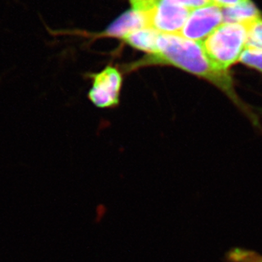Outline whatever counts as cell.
I'll list each match as a JSON object with an SVG mask.
<instances>
[{
	"label": "cell",
	"mask_w": 262,
	"mask_h": 262,
	"mask_svg": "<svg viewBox=\"0 0 262 262\" xmlns=\"http://www.w3.org/2000/svg\"><path fill=\"white\" fill-rule=\"evenodd\" d=\"M148 65H170L203 78L223 92L232 103L250 119L255 126H260L255 112L243 101L235 91L234 83L228 70H225L210 60L202 42L189 40L180 35L160 34L156 53L147 55L129 70Z\"/></svg>",
	"instance_id": "1"
},
{
	"label": "cell",
	"mask_w": 262,
	"mask_h": 262,
	"mask_svg": "<svg viewBox=\"0 0 262 262\" xmlns=\"http://www.w3.org/2000/svg\"><path fill=\"white\" fill-rule=\"evenodd\" d=\"M202 43L210 60L228 70L239 61L247 46V29L244 24L223 23Z\"/></svg>",
	"instance_id": "2"
},
{
	"label": "cell",
	"mask_w": 262,
	"mask_h": 262,
	"mask_svg": "<svg viewBox=\"0 0 262 262\" xmlns=\"http://www.w3.org/2000/svg\"><path fill=\"white\" fill-rule=\"evenodd\" d=\"M247 29L248 48L262 51V18L258 17L244 24Z\"/></svg>",
	"instance_id": "10"
},
{
	"label": "cell",
	"mask_w": 262,
	"mask_h": 262,
	"mask_svg": "<svg viewBox=\"0 0 262 262\" xmlns=\"http://www.w3.org/2000/svg\"><path fill=\"white\" fill-rule=\"evenodd\" d=\"M223 20L226 23L245 24L250 20L260 17V14L254 3L244 0L232 7L223 8Z\"/></svg>",
	"instance_id": "8"
},
{
	"label": "cell",
	"mask_w": 262,
	"mask_h": 262,
	"mask_svg": "<svg viewBox=\"0 0 262 262\" xmlns=\"http://www.w3.org/2000/svg\"><path fill=\"white\" fill-rule=\"evenodd\" d=\"M190 13L191 10L174 0H158L143 14L148 28L160 34L180 35Z\"/></svg>",
	"instance_id": "3"
},
{
	"label": "cell",
	"mask_w": 262,
	"mask_h": 262,
	"mask_svg": "<svg viewBox=\"0 0 262 262\" xmlns=\"http://www.w3.org/2000/svg\"><path fill=\"white\" fill-rule=\"evenodd\" d=\"M174 1L191 10L208 6V5H214L211 0H174Z\"/></svg>",
	"instance_id": "12"
},
{
	"label": "cell",
	"mask_w": 262,
	"mask_h": 262,
	"mask_svg": "<svg viewBox=\"0 0 262 262\" xmlns=\"http://www.w3.org/2000/svg\"><path fill=\"white\" fill-rule=\"evenodd\" d=\"M92 86L88 98L101 109L114 108L120 101L123 76L117 68L108 66L100 73L91 75Z\"/></svg>",
	"instance_id": "4"
},
{
	"label": "cell",
	"mask_w": 262,
	"mask_h": 262,
	"mask_svg": "<svg viewBox=\"0 0 262 262\" xmlns=\"http://www.w3.org/2000/svg\"><path fill=\"white\" fill-rule=\"evenodd\" d=\"M214 5L222 8L232 7L234 5H237L244 0H211Z\"/></svg>",
	"instance_id": "14"
},
{
	"label": "cell",
	"mask_w": 262,
	"mask_h": 262,
	"mask_svg": "<svg viewBox=\"0 0 262 262\" xmlns=\"http://www.w3.org/2000/svg\"><path fill=\"white\" fill-rule=\"evenodd\" d=\"M160 33L151 28H144L124 36L122 38L134 48L145 51L147 55L156 53Z\"/></svg>",
	"instance_id": "7"
},
{
	"label": "cell",
	"mask_w": 262,
	"mask_h": 262,
	"mask_svg": "<svg viewBox=\"0 0 262 262\" xmlns=\"http://www.w3.org/2000/svg\"><path fill=\"white\" fill-rule=\"evenodd\" d=\"M132 10L138 11V12L145 13L151 9V6L158 1V0H129Z\"/></svg>",
	"instance_id": "13"
},
{
	"label": "cell",
	"mask_w": 262,
	"mask_h": 262,
	"mask_svg": "<svg viewBox=\"0 0 262 262\" xmlns=\"http://www.w3.org/2000/svg\"><path fill=\"white\" fill-rule=\"evenodd\" d=\"M239 61L250 68H255L262 73V51L246 47L240 56Z\"/></svg>",
	"instance_id": "11"
},
{
	"label": "cell",
	"mask_w": 262,
	"mask_h": 262,
	"mask_svg": "<svg viewBox=\"0 0 262 262\" xmlns=\"http://www.w3.org/2000/svg\"><path fill=\"white\" fill-rule=\"evenodd\" d=\"M223 23L222 8L215 5L198 8L191 10L180 36L189 40L204 42Z\"/></svg>",
	"instance_id": "5"
},
{
	"label": "cell",
	"mask_w": 262,
	"mask_h": 262,
	"mask_svg": "<svg viewBox=\"0 0 262 262\" xmlns=\"http://www.w3.org/2000/svg\"><path fill=\"white\" fill-rule=\"evenodd\" d=\"M148 28L146 16L143 13L136 10H129L119 16L105 32V35L116 38H124V36L134 31Z\"/></svg>",
	"instance_id": "6"
},
{
	"label": "cell",
	"mask_w": 262,
	"mask_h": 262,
	"mask_svg": "<svg viewBox=\"0 0 262 262\" xmlns=\"http://www.w3.org/2000/svg\"><path fill=\"white\" fill-rule=\"evenodd\" d=\"M225 262H262V255L257 251L244 248H232L225 255Z\"/></svg>",
	"instance_id": "9"
}]
</instances>
